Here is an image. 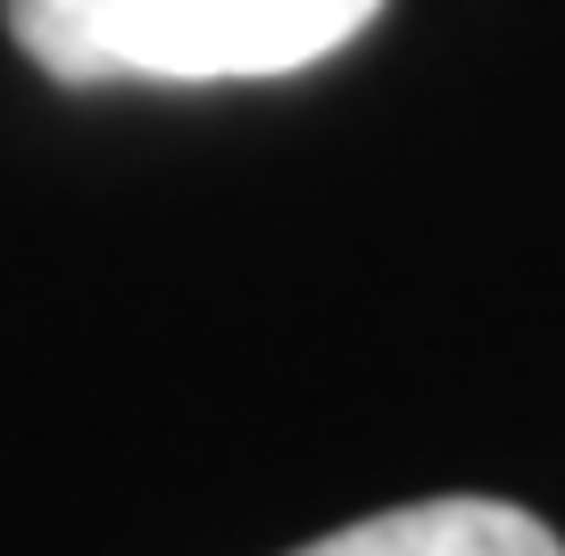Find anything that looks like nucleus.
Masks as SVG:
<instances>
[{
  "instance_id": "1",
  "label": "nucleus",
  "mask_w": 565,
  "mask_h": 556,
  "mask_svg": "<svg viewBox=\"0 0 565 556\" xmlns=\"http://www.w3.org/2000/svg\"><path fill=\"white\" fill-rule=\"evenodd\" d=\"M383 0H9L51 84H258L350 51Z\"/></svg>"
},
{
  "instance_id": "2",
  "label": "nucleus",
  "mask_w": 565,
  "mask_h": 556,
  "mask_svg": "<svg viewBox=\"0 0 565 556\" xmlns=\"http://www.w3.org/2000/svg\"><path fill=\"white\" fill-rule=\"evenodd\" d=\"M291 556H565V539L508 499H416L341 523Z\"/></svg>"
}]
</instances>
